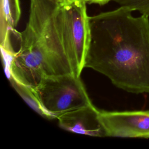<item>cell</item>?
<instances>
[{"instance_id": "obj_3", "label": "cell", "mask_w": 149, "mask_h": 149, "mask_svg": "<svg viewBox=\"0 0 149 149\" xmlns=\"http://www.w3.org/2000/svg\"><path fill=\"white\" fill-rule=\"evenodd\" d=\"M32 88L45 109L55 119L93 104L80 77L74 73L46 76Z\"/></svg>"}, {"instance_id": "obj_10", "label": "cell", "mask_w": 149, "mask_h": 149, "mask_svg": "<svg viewBox=\"0 0 149 149\" xmlns=\"http://www.w3.org/2000/svg\"><path fill=\"white\" fill-rule=\"evenodd\" d=\"M76 1V0H58V3H66V2H69L70 1ZM81 1H87V0H81Z\"/></svg>"}, {"instance_id": "obj_2", "label": "cell", "mask_w": 149, "mask_h": 149, "mask_svg": "<svg viewBox=\"0 0 149 149\" xmlns=\"http://www.w3.org/2000/svg\"><path fill=\"white\" fill-rule=\"evenodd\" d=\"M15 34L20 47L6 72L8 78L34 88L46 76L75 74L59 3L30 0L26 27Z\"/></svg>"}, {"instance_id": "obj_6", "label": "cell", "mask_w": 149, "mask_h": 149, "mask_svg": "<svg viewBox=\"0 0 149 149\" xmlns=\"http://www.w3.org/2000/svg\"><path fill=\"white\" fill-rule=\"evenodd\" d=\"M99 109L93 104L81 107L57 118L59 126L67 131L95 137H104L105 130L99 118Z\"/></svg>"}, {"instance_id": "obj_7", "label": "cell", "mask_w": 149, "mask_h": 149, "mask_svg": "<svg viewBox=\"0 0 149 149\" xmlns=\"http://www.w3.org/2000/svg\"><path fill=\"white\" fill-rule=\"evenodd\" d=\"M8 79L12 87L15 89L18 94L37 113L47 119H55L52 115L45 109L41 102L35 94L32 87L17 81L12 77H8Z\"/></svg>"}, {"instance_id": "obj_4", "label": "cell", "mask_w": 149, "mask_h": 149, "mask_svg": "<svg viewBox=\"0 0 149 149\" xmlns=\"http://www.w3.org/2000/svg\"><path fill=\"white\" fill-rule=\"evenodd\" d=\"M86 2L76 0L59 3L63 26L74 73L77 76L85 68L90 40L89 16Z\"/></svg>"}, {"instance_id": "obj_1", "label": "cell", "mask_w": 149, "mask_h": 149, "mask_svg": "<svg viewBox=\"0 0 149 149\" xmlns=\"http://www.w3.org/2000/svg\"><path fill=\"white\" fill-rule=\"evenodd\" d=\"M120 6L89 17L85 68L107 76L116 87L149 93V19Z\"/></svg>"}, {"instance_id": "obj_9", "label": "cell", "mask_w": 149, "mask_h": 149, "mask_svg": "<svg viewBox=\"0 0 149 149\" xmlns=\"http://www.w3.org/2000/svg\"><path fill=\"white\" fill-rule=\"evenodd\" d=\"M111 0H87L86 3H88L90 4H97L100 6H102L108 3Z\"/></svg>"}, {"instance_id": "obj_8", "label": "cell", "mask_w": 149, "mask_h": 149, "mask_svg": "<svg viewBox=\"0 0 149 149\" xmlns=\"http://www.w3.org/2000/svg\"><path fill=\"white\" fill-rule=\"evenodd\" d=\"M120 6L132 11L137 10L141 15L149 16V0H112Z\"/></svg>"}, {"instance_id": "obj_11", "label": "cell", "mask_w": 149, "mask_h": 149, "mask_svg": "<svg viewBox=\"0 0 149 149\" xmlns=\"http://www.w3.org/2000/svg\"><path fill=\"white\" fill-rule=\"evenodd\" d=\"M52 2H56V3H58V0H50Z\"/></svg>"}, {"instance_id": "obj_5", "label": "cell", "mask_w": 149, "mask_h": 149, "mask_svg": "<svg viewBox=\"0 0 149 149\" xmlns=\"http://www.w3.org/2000/svg\"><path fill=\"white\" fill-rule=\"evenodd\" d=\"M98 118L106 136L149 138V111L100 110Z\"/></svg>"}]
</instances>
